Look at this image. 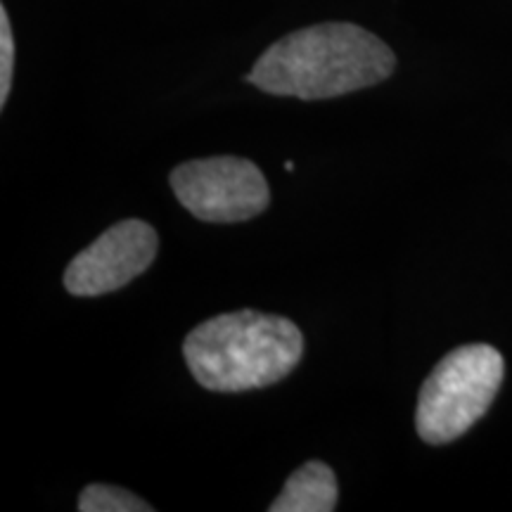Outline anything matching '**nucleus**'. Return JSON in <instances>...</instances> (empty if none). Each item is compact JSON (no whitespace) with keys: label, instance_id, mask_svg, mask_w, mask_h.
I'll return each instance as SVG.
<instances>
[{"label":"nucleus","instance_id":"f257e3e1","mask_svg":"<svg viewBox=\"0 0 512 512\" xmlns=\"http://www.w3.org/2000/svg\"><path fill=\"white\" fill-rule=\"evenodd\" d=\"M396 57L363 27L325 22L275 41L245 81L283 98L328 100L377 86L392 76Z\"/></svg>","mask_w":512,"mask_h":512},{"label":"nucleus","instance_id":"f03ea898","mask_svg":"<svg viewBox=\"0 0 512 512\" xmlns=\"http://www.w3.org/2000/svg\"><path fill=\"white\" fill-rule=\"evenodd\" d=\"M302 354V330L283 316L259 311L221 313L183 342L192 377L209 392L271 387L297 368Z\"/></svg>","mask_w":512,"mask_h":512},{"label":"nucleus","instance_id":"7ed1b4c3","mask_svg":"<svg viewBox=\"0 0 512 512\" xmlns=\"http://www.w3.org/2000/svg\"><path fill=\"white\" fill-rule=\"evenodd\" d=\"M505 375L501 351L467 344L439 361L420 389L415 427L427 444H448L470 430L494 403Z\"/></svg>","mask_w":512,"mask_h":512},{"label":"nucleus","instance_id":"20e7f679","mask_svg":"<svg viewBox=\"0 0 512 512\" xmlns=\"http://www.w3.org/2000/svg\"><path fill=\"white\" fill-rule=\"evenodd\" d=\"M169 181L178 202L207 223L249 221L271 202L266 176L242 157L192 159L176 166Z\"/></svg>","mask_w":512,"mask_h":512},{"label":"nucleus","instance_id":"39448f33","mask_svg":"<svg viewBox=\"0 0 512 512\" xmlns=\"http://www.w3.org/2000/svg\"><path fill=\"white\" fill-rule=\"evenodd\" d=\"M157 230L140 219L114 223L91 247L72 259L64 271V287L74 297H98L136 280L155 261Z\"/></svg>","mask_w":512,"mask_h":512},{"label":"nucleus","instance_id":"423d86ee","mask_svg":"<svg viewBox=\"0 0 512 512\" xmlns=\"http://www.w3.org/2000/svg\"><path fill=\"white\" fill-rule=\"evenodd\" d=\"M337 508L335 472L320 460H309L287 479L271 503V512H332Z\"/></svg>","mask_w":512,"mask_h":512},{"label":"nucleus","instance_id":"0eeeda50","mask_svg":"<svg viewBox=\"0 0 512 512\" xmlns=\"http://www.w3.org/2000/svg\"><path fill=\"white\" fill-rule=\"evenodd\" d=\"M81 512H150L152 505L145 503L131 491L112 484H91L79 496Z\"/></svg>","mask_w":512,"mask_h":512},{"label":"nucleus","instance_id":"6e6552de","mask_svg":"<svg viewBox=\"0 0 512 512\" xmlns=\"http://www.w3.org/2000/svg\"><path fill=\"white\" fill-rule=\"evenodd\" d=\"M12 69H15V41H12L8 10L0 8V107L8 102Z\"/></svg>","mask_w":512,"mask_h":512}]
</instances>
